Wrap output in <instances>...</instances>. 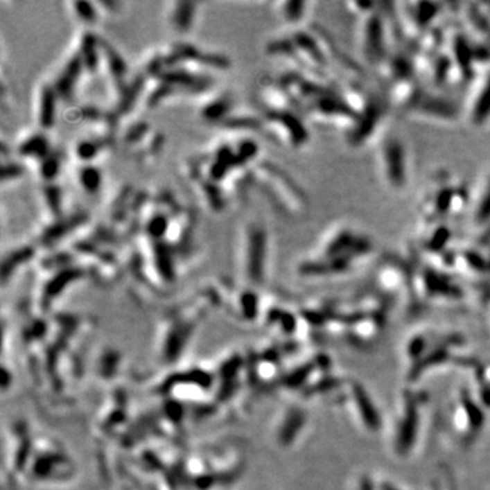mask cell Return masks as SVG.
<instances>
[{"label":"cell","instance_id":"cell-13","mask_svg":"<svg viewBox=\"0 0 490 490\" xmlns=\"http://www.w3.org/2000/svg\"><path fill=\"white\" fill-rule=\"evenodd\" d=\"M37 254V248L33 244H24L17 248L10 250V252L4 254L1 261V279L3 285L7 283L10 278L14 277L17 270L24 264L35 259Z\"/></svg>","mask_w":490,"mask_h":490},{"label":"cell","instance_id":"cell-16","mask_svg":"<svg viewBox=\"0 0 490 490\" xmlns=\"http://www.w3.org/2000/svg\"><path fill=\"white\" fill-rule=\"evenodd\" d=\"M471 221L475 227H485L490 222V176L473 203Z\"/></svg>","mask_w":490,"mask_h":490},{"label":"cell","instance_id":"cell-18","mask_svg":"<svg viewBox=\"0 0 490 490\" xmlns=\"http://www.w3.org/2000/svg\"><path fill=\"white\" fill-rule=\"evenodd\" d=\"M309 6L310 3L306 1H279L277 3L275 8H277V14L283 22L295 26L301 24L306 18Z\"/></svg>","mask_w":490,"mask_h":490},{"label":"cell","instance_id":"cell-17","mask_svg":"<svg viewBox=\"0 0 490 490\" xmlns=\"http://www.w3.org/2000/svg\"><path fill=\"white\" fill-rule=\"evenodd\" d=\"M413 10H409L410 25H414L417 30H422L432 21H435L440 12V4L437 3H414Z\"/></svg>","mask_w":490,"mask_h":490},{"label":"cell","instance_id":"cell-1","mask_svg":"<svg viewBox=\"0 0 490 490\" xmlns=\"http://www.w3.org/2000/svg\"><path fill=\"white\" fill-rule=\"evenodd\" d=\"M238 268L250 285H262L267 275L270 240L267 229L255 221L244 224L238 237Z\"/></svg>","mask_w":490,"mask_h":490},{"label":"cell","instance_id":"cell-8","mask_svg":"<svg viewBox=\"0 0 490 490\" xmlns=\"http://www.w3.org/2000/svg\"><path fill=\"white\" fill-rule=\"evenodd\" d=\"M87 218L89 217L86 213L74 211L70 214L67 213L60 220L45 224V227L38 233V244L46 250H52L55 245L63 243L64 238L76 231L78 227H83L87 222Z\"/></svg>","mask_w":490,"mask_h":490},{"label":"cell","instance_id":"cell-12","mask_svg":"<svg viewBox=\"0 0 490 490\" xmlns=\"http://www.w3.org/2000/svg\"><path fill=\"white\" fill-rule=\"evenodd\" d=\"M233 110V97L227 91L210 93L200 105V116L216 124H222Z\"/></svg>","mask_w":490,"mask_h":490},{"label":"cell","instance_id":"cell-4","mask_svg":"<svg viewBox=\"0 0 490 490\" xmlns=\"http://www.w3.org/2000/svg\"><path fill=\"white\" fill-rule=\"evenodd\" d=\"M263 130L289 148L300 149L308 143L309 134L297 111L263 110L261 114Z\"/></svg>","mask_w":490,"mask_h":490},{"label":"cell","instance_id":"cell-6","mask_svg":"<svg viewBox=\"0 0 490 490\" xmlns=\"http://www.w3.org/2000/svg\"><path fill=\"white\" fill-rule=\"evenodd\" d=\"M82 53L78 42H74L64 62L52 79L55 90L63 103H71L76 98V91L83 78H87Z\"/></svg>","mask_w":490,"mask_h":490},{"label":"cell","instance_id":"cell-15","mask_svg":"<svg viewBox=\"0 0 490 490\" xmlns=\"http://www.w3.org/2000/svg\"><path fill=\"white\" fill-rule=\"evenodd\" d=\"M67 6L73 17L85 26V29H90L104 17L97 1H73Z\"/></svg>","mask_w":490,"mask_h":490},{"label":"cell","instance_id":"cell-19","mask_svg":"<svg viewBox=\"0 0 490 490\" xmlns=\"http://www.w3.org/2000/svg\"><path fill=\"white\" fill-rule=\"evenodd\" d=\"M25 173V166L24 162L21 164L17 159H3V169H1V183L3 186L8 183L18 182L24 177Z\"/></svg>","mask_w":490,"mask_h":490},{"label":"cell","instance_id":"cell-10","mask_svg":"<svg viewBox=\"0 0 490 490\" xmlns=\"http://www.w3.org/2000/svg\"><path fill=\"white\" fill-rule=\"evenodd\" d=\"M467 119L474 127L487 124L490 119V71L478 82L467 105Z\"/></svg>","mask_w":490,"mask_h":490},{"label":"cell","instance_id":"cell-9","mask_svg":"<svg viewBox=\"0 0 490 490\" xmlns=\"http://www.w3.org/2000/svg\"><path fill=\"white\" fill-rule=\"evenodd\" d=\"M55 148L51 145L46 132L38 128L21 135L15 146L17 155L21 157L25 162H33V165H37L40 161H42Z\"/></svg>","mask_w":490,"mask_h":490},{"label":"cell","instance_id":"cell-14","mask_svg":"<svg viewBox=\"0 0 490 490\" xmlns=\"http://www.w3.org/2000/svg\"><path fill=\"white\" fill-rule=\"evenodd\" d=\"M76 179L78 186L90 195L97 193L103 186V173L96 164H78Z\"/></svg>","mask_w":490,"mask_h":490},{"label":"cell","instance_id":"cell-11","mask_svg":"<svg viewBox=\"0 0 490 490\" xmlns=\"http://www.w3.org/2000/svg\"><path fill=\"white\" fill-rule=\"evenodd\" d=\"M199 3L172 1L166 7L168 26L177 35H187L195 25Z\"/></svg>","mask_w":490,"mask_h":490},{"label":"cell","instance_id":"cell-2","mask_svg":"<svg viewBox=\"0 0 490 490\" xmlns=\"http://www.w3.org/2000/svg\"><path fill=\"white\" fill-rule=\"evenodd\" d=\"M256 183L263 184L267 193L277 204L288 213H301L306 207V196L296 182L281 168L271 162L261 161L252 166Z\"/></svg>","mask_w":490,"mask_h":490},{"label":"cell","instance_id":"cell-3","mask_svg":"<svg viewBox=\"0 0 490 490\" xmlns=\"http://www.w3.org/2000/svg\"><path fill=\"white\" fill-rule=\"evenodd\" d=\"M377 164L383 183L401 192L409 183V161L405 143L395 135L387 137L377 150Z\"/></svg>","mask_w":490,"mask_h":490},{"label":"cell","instance_id":"cell-5","mask_svg":"<svg viewBox=\"0 0 490 490\" xmlns=\"http://www.w3.org/2000/svg\"><path fill=\"white\" fill-rule=\"evenodd\" d=\"M358 51L365 62L377 64L385 56V24L376 10L361 15L357 29Z\"/></svg>","mask_w":490,"mask_h":490},{"label":"cell","instance_id":"cell-7","mask_svg":"<svg viewBox=\"0 0 490 490\" xmlns=\"http://www.w3.org/2000/svg\"><path fill=\"white\" fill-rule=\"evenodd\" d=\"M33 119L38 130L48 131L56 123V108L60 101L52 80H41L36 86L33 98Z\"/></svg>","mask_w":490,"mask_h":490}]
</instances>
